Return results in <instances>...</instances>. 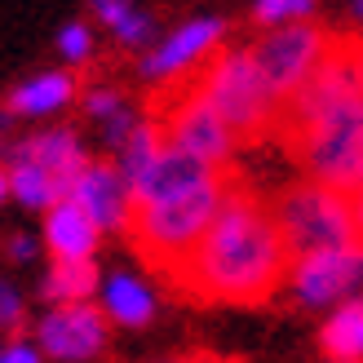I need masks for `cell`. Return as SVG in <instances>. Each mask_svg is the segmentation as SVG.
I'll use <instances>...</instances> for the list:
<instances>
[{
	"label": "cell",
	"mask_w": 363,
	"mask_h": 363,
	"mask_svg": "<svg viewBox=\"0 0 363 363\" xmlns=\"http://www.w3.org/2000/svg\"><path fill=\"white\" fill-rule=\"evenodd\" d=\"M0 363H45V359L27 337H13L9 346H0Z\"/></svg>",
	"instance_id": "4316f807"
},
{
	"label": "cell",
	"mask_w": 363,
	"mask_h": 363,
	"mask_svg": "<svg viewBox=\"0 0 363 363\" xmlns=\"http://www.w3.org/2000/svg\"><path fill=\"white\" fill-rule=\"evenodd\" d=\"M0 133H5V116H0Z\"/></svg>",
	"instance_id": "4dcf8cb0"
},
{
	"label": "cell",
	"mask_w": 363,
	"mask_h": 363,
	"mask_svg": "<svg viewBox=\"0 0 363 363\" xmlns=\"http://www.w3.org/2000/svg\"><path fill=\"white\" fill-rule=\"evenodd\" d=\"M359 275H363L359 248H328V252L288 257V270H284L288 293L306 311H333V306L359 297Z\"/></svg>",
	"instance_id": "52a82bcc"
},
{
	"label": "cell",
	"mask_w": 363,
	"mask_h": 363,
	"mask_svg": "<svg viewBox=\"0 0 363 363\" xmlns=\"http://www.w3.org/2000/svg\"><path fill=\"white\" fill-rule=\"evenodd\" d=\"M164 129V142L177 151H186L191 160H199V164H208L213 173L226 164V160L235 155V133L226 129L222 120H217V111L199 98V94H186L177 106L169 124H160Z\"/></svg>",
	"instance_id": "9c48e42d"
},
{
	"label": "cell",
	"mask_w": 363,
	"mask_h": 363,
	"mask_svg": "<svg viewBox=\"0 0 363 363\" xmlns=\"http://www.w3.org/2000/svg\"><path fill=\"white\" fill-rule=\"evenodd\" d=\"M98 311L120 328H147L155 319V288L129 270H116L98 284Z\"/></svg>",
	"instance_id": "5bb4252c"
},
{
	"label": "cell",
	"mask_w": 363,
	"mask_h": 363,
	"mask_svg": "<svg viewBox=\"0 0 363 363\" xmlns=\"http://www.w3.org/2000/svg\"><path fill=\"white\" fill-rule=\"evenodd\" d=\"M27 323V301L13 284L0 279V333H18Z\"/></svg>",
	"instance_id": "d4e9b609"
},
{
	"label": "cell",
	"mask_w": 363,
	"mask_h": 363,
	"mask_svg": "<svg viewBox=\"0 0 363 363\" xmlns=\"http://www.w3.org/2000/svg\"><path fill=\"white\" fill-rule=\"evenodd\" d=\"M9 199V182H5V169H0V204Z\"/></svg>",
	"instance_id": "f546056e"
},
{
	"label": "cell",
	"mask_w": 363,
	"mask_h": 363,
	"mask_svg": "<svg viewBox=\"0 0 363 363\" xmlns=\"http://www.w3.org/2000/svg\"><path fill=\"white\" fill-rule=\"evenodd\" d=\"M248 53H252V67H257L262 84L270 89V98L279 102V98H293L323 67V58L333 53V35H323L311 23H293V27L270 31L266 40Z\"/></svg>",
	"instance_id": "8992f818"
},
{
	"label": "cell",
	"mask_w": 363,
	"mask_h": 363,
	"mask_svg": "<svg viewBox=\"0 0 363 363\" xmlns=\"http://www.w3.org/2000/svg\"><path fill=\"white\" fill-rule=\"evenodd\" d=\"M129 9H133V5H129V0H94V13L102 18V23H106V27H116V23H120V18H124V13H129Z\"/></svg>",
	"instance_id": "83f0119b"
},
{
	"label": "cell",
	"mask_w": 363,
	"mask_h": 363,
	"mask_svg": "<svg viewBox=\"0 0 363 363\" xmlns=\"http://www.w3.org/2000/svg\"><path fill=\"white\" fill-rule=\"evenodd\" d=\"M58 53H62L71 67L89 62V58H94V31H89L84 23H67V27L58 31Z\"/></svg>",
	"instance_id": "603a6c76"
},
{
	"label": "cell",
	"mask_w": 363,
	"mask_h": 363,
	"mask_svg": "<svg viewBox=\"0 0 363 363\" xmlns=\"http://www.w3.org/2000/svg\"><path fill=\"white\" fill-rule=\"evenodd\" d=\"M297 155L315 186L350 195L363 177V98H359V53L333 45L323 67L293 94Z\"/></svg>",
	"instance_id": "7a4b0ae2"
},
{
	"label": "cell",
	"mask_w": 363,
	"mask_h": 363,
	"mask_svg": "<svg viewBox=\"0 0 363 363\" xmlns=\"http://www.w3.org/2000/svg\"><path fill=\"white\" fill-rule=\"evenodd\" d=\"M111 31H116V40L129 45V49H151V45H155V18L138 13V9H129Z\"/></svg>",
	"instance_id": "7402d4cb"
},
{
	"label": "cell",
	"mask_w": 363,
	"mask_h": 363,
	"mask_svg": "<svg viewBox=\"0 0 363 363\" xmlns=\"http://www.w3.org/2000/svg\"><path fill=\"white\" fill-rule=\"evenodd\" d=\"M111 323L102 319V311L94 301L80 306H53V311L35 323V341L40 359H58V363H89L106 350Z\"/></svg>",
	"instance_id": "ba28073f"
},
{
	"label": "cell",
	"mask_w": 363,
	"mask_h": 363,
	"mask_svg": "<svg viewBox=\"0 0 363 363\" xmlns=\"http://www.w3.org/2000/svg\"><path fill=\"white\" fill-rule=\"evenodd\" d=\"M354 5H359V0H354Z\"/></svg>",
	"instance_id": "1f68e13d"
},
{
	"label": "cell",
	"mask_w": 363,
	"mask_h": 363,
	"mask_svg": "<svg viewBox=\"0 0 363 363\" xmlns=\"http://www.w3.org/2000/svg\"><path fill=\"white\" fill-rule=\"evenodd\" d=\"M76 102V76L67 71H40L27 84H18L9 94V116H27V120H45L58 116Z\"/></svg>",
	"instance_id": "2e32d148"
},
{
	"label": "cell",
	"mask_w": 363,
	"mask_h": 363,
	"mask_svg": "<svg viewBox=\"0 0 363 363\" xmlns=\"http://www.w3.org/2000/svg\"><path fill=\"white\" fill-rule=\"evenodd\" d=\"M217 177H222V173H213L208 164H199V160H191L186 151H177V147L164 142V151L155 155V164L129 186V204L133 208L169 204V199H182V195L208 186V182H217Z\"/></svg>",
	"instance_id": "7c38bea8"
},
{
	"label": "cell",
	"mask_w": 363,
	"mask_h": 363,
	"mask_svg": "<svg viewBox=\"0 0 363 363\" xmlns=\"http://www.w3.org/2000/svg\"><path fill=\"white\" fill-rule=\"evenodd\" d=\"M195 94L213 106L217 120H222L235 138H257V133L270 129V120H275V98H270V89L262 84L248 49H222L208 62Z\"/></svg>",
	"instance_id": "5b68a950"
},
{
	"label": "cell",
	"mask_w": 363,
	"mask_h": 363,
	"mask_svg": "<svg viewBox=\"0 0 363 363\" xmlns=\"http://www.w3.org/2000/svg\"><path fill=\"white\" fill-rule=\"evenodd\" d=\"M5 182H9V199H18L23 208H31V213H49L53 204H58V186L35 169V164H27V160H13L9 155V169H5Z\"/></svg>",
	"instance_id": "ffe728a7"
},
{
	"label": "cell",
	"mask_w": 363,
	"mask_h": 363,
	"mask_svg": "<svg viewBox=\"0 0 363 363\" xmlns=\"http://www.w3.org/2000/svg\"><path fill=\"white\" fill-rule=\"evenodd\" d=\"M222 199H226V182L217 177V182H208V186H199L182 199H169V204L133 208L129 235L151 262L177 266L199 244V235L208 230V222L217 217V208H222Z\"/></svg>",
	"instance_id": "277c9868"
},
{
	"label": "cell",
	"mask_w": 363,
	"mask_h": 363,
	"mask_svg": "<svg viewBox=\"0 0 363 363\" xmlns=\"http://www.w3.org/2000/svg\"><path fill=\"white\" fill-rule=\"evenodd\" d=\"M319 0H257L252 13H257V23H266L270 31L279 27H293V23H311Z\"/></svg>",
	"instance_id": "44dd1931"
},
{
	"label": "cell",
	"mask_w": 363,
	"mask_h": 363,
	"mask_svg": "<svg viewBox=\"0 0 363 363\" xmlns=\"http://www.w3.org/2000/svg\"><path fill=\"white\" fill-rule=\"evenodd\" d=\"M226 23L222 18H191L177 31H169L164 40H155L147 53H142V76L147 80H177L186 76L195 62H204L208 53L222 45Z\"/></svg>",
	"instance_id": "8fae6325"
},
{
	"label": "cell",
	"mask_w": 363,
	"mask_h": 363,
	"mask_svg": "<svg viewBox=\"0 0 363 363\" xmlns=\"http://www.w3.org/2000/svg\"><path fill=\"white\" fill-rule=\"evenodd\" d=\"M288 248L279 240L275 213H266L257 199L226 191L222 208L199 235V244L173 266L177 284L199 301H230L257 306L284 284Z\"/></svg>",
	"instance_id": "6da1fadb"
},
{
	"label": "cell",
	"mask_w": 363,
	"mask_h": 363,
	"mask_svg": "<svg viewBox=\"0 0 363 363\" xmlns=\"http://www.w3.org/2000/svg\"><path fill=\"white\" fill-rule=\"evenodd\" d=\"M98 284H102L98 262H53L45 275V297L49 306H80L98 297Z\"/></svg>",
	"instance_id": "ac0fdd59"
},
{
	"label": "cell",
	"mask_w": 363,
	"mask_h": 363,
	"mask_svg": "<svg viewBox=\"0 0 363 363\" xmlns=\"http://www.w3.org/2000/svg\"><path fill=\"white\" fill-rule=\"evenodd\" d=\"M67 204H76L89 222L98 226V235L106 230H129V217H133V204H129V186L120 182V173L106 164V160H89V164L76 173V182L67 186Z\"/></svg>",
	"instance_id": "30bf717a"
},
{
	"label": "cell",
	"mask_w": 363,
	"mask_h": 363,
	"mask_svg": "<svg viewBox=\"0 0 363 363\" xmlns=\"http://www.w3.org/2000/svg\"><path fill=\"white\" fill-rule=\"evenodd\" d=\"M98 244H102L98 226L89 222L76 204L58 199V204L45 213V248L53 252V262H94Z\"/></svg>",
	"instance_id": "9a60e30c"
},
{
	"label": "cell",
	"mask_w": 363,
	"mask_h": 363,
	"mask_svg": "<svg viewBox=\"0 0 363 363\" xmlns=\"http://www.w3.org/2000/svg\"><path fill=\"white\" fill-rule=\"evenodd\" d=\"M319 346L333 363H359L363 354V301L359 297L333 306V315L319 333Z\"/></svg>",
	"instance_id": "e0dca14e"
},
{
	"label": "cell",
	"mask_w": 363,
	"mask_h": 363,
	"mask_svg": "<svg viewBox=\"0 0 363 363\" xmlns=\"http://www.w3.org/2000/svg\"><path fill=\"white\" fill-rule=\"evenodd\" d=\"M279 240L288 257H306V252H328V248H359V208L350 195L328 191V186H297L284 195L275 213Z\"/></svg>",
	"instance_id": "3957f363"
},
{
	"label": "cell",
	"mask_w": 363,
	"mask_h": 363,
	"mask_svg": "<svg viewBox=\"0 0 363 363\" xmlns=\"http://www.w3.org/2000/svg\"><path fill=\"white\" fill-rule=\"evenodd\" d=\"M138 120H142V116L133 111V106H124V111H116L111 120H102V138H106V147L116 151L120 142H124V138H129V133L138 129Z\"/></svg>",
	"instance_id": "484cf974"
},
{
	"label": "cell",
	"mask_w": 363,
	"mask_h": 363,
	"mask_svg": "<svg viewBox=\"0 0 363 363\" xmlns=\"http://www.w3.org/2000/svg\"><path fill=\"white\" fill-rule=\"evenodd\" d=\"M124 106H129V102H124L120 89L98 84V89H89V94H84V116H94L98 124H102V120H111L116 111H124Z\"/></svg>",
	"instance_id": "cb8c5ba5"
},
{
	"label": "cell",
	"mask_w": 363,
	"mask_h": 363,
	"mask_svg": "<svg viewBox=\"0 0 363 363\" xmlns=\"http://www.w3.org/2000/svg\"><path fill=\"white\" fill-rule=\"evenodd\" d=\"M160 151H164V129H160L155 120H138V129L116 147L111 169L120 173L124 186H133V182L155 164V155H160Z\"/></svg>",
	"instance_id": "d6986e66"
},
{
	"label": "cell",
	"mask_w": 363,
	"mask_h": 363,
	"mask_svg": "<svg viewBox=\"0 0 363 363\" xmlns=\"http://www.w3.org/2000/svg\"><path fill=\"white\" fill-rule=\"evenodd\" d=\"M5 252H9V262H31V252H35V240H31L27 230H18V235H9Z\"/></svg>",
	"instance_id": "f1b7e54d"
},
{
	"label": "cell",
	"mask_w": 363,
	"mask_h": 363,
	"mask_svg": "<svg viewBox=\"0 0 363 363\" xmlns=\"http://www.w3.org/2000/svg\"><path fill=\"white\" fill-rule=\"evenodd\" d=\"M9 155L35 164L53 182V186H58V195H67V186L76 182V173L89 164V151L80 147V133L76 129H45V133H35L27 142H18Z\"/></svg>",
	"instance_id": "4fadbf2b"
}]
</instances>
